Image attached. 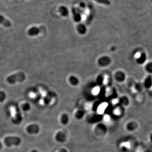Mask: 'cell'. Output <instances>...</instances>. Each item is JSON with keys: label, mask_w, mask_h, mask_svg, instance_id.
Here are the masks:
<instances>
[{"label": "cell", "mask_w": 152, "mask_h": 152, "mask_svg": "<svg viewBox=\"0 0 152 152\" xmlns=\"http://www.w3.org/2000/svg\"><path fill=\"white\" fill-rule=\"evenodd\" d=\"M4 142L6 145L8 147L12 146L17 147L21 144V139L17 136H7L4 139Z\"/></svg>", "instance_id": "cell-1"}, {"label": "cell", "mask_w": 152, "mask_h": 152, "mask_svg": "<svg viewBox=\"0 0 152 152\" xmlns=\"http://www.w3.org/2000/svg\"><path fill=\"white\" fill-rule=\"evenodd\" d=\"M25 79V75L23 72H20L7 78V81L10 84H14L17 82H23Z\"/></svg>", "instance_id": "cell-2"}, {"label": "cell", "mask_w": 152, "mask_h": 152, "mask_svg": "<svg viewBox=\"0 0 152 152\" xmlns=\"http://www.w3.org/2000/svg\"><path fill=\"white\" fill-rule=\"evenodd\" d=\"M27 132L28 134H31V135H36L38 134L39 132L40 129L39 126L37 124H31L28 125L27 127Z\"/></svg>", "instance_id": "cell-3"}, {"label": "cell", "mask_w": 152, "mask_h": 152, "mask_svg": "<svg viewBox=\"0 0 152 152\" xmlns=\"http://www.w3.org/2000/svg\"><path fill=\"white\" fill-rule=\"evenodd\" d=\"M0 24L7 27H9L11 26L12 23L9 20L7 19L1 15H0Z\"/></svg>", "instance_id": "cell-4"}, {"label": "cell", "mask_w": 152, "mask_h": 152, "mask_svg": "<svg viewBox=\"0 0 152 152\" xmlns=\"http://www.w3.org/2000/svg\"><path fill=\"white\" fill-rule=\"evenodd\" d=\"M40 31V29L39 28L36 27H33L28 30V35L31 36H36L39 33Z\"/></svg>", "instance_id": "cell-5"}, {"label": "cell", "mask_w": 152, "mask_h": 152, "mask_svg": "<svg viewBox=\"0 0 152 152\" xmlns=\"http://www.w3.org/2000/svg\"><path fill=\"white\" fill-rule=\"evenodd\" d=\"M72 12L73 13L74 20L76 21H79L81 20V16L79 11L77 10L76 8H72Z\"/></svg>", "instance_id": "cell-6"}, {"label": "cell", "mask_w": 152, "mask_h": 152, "mask_svg": "<svg viewBox=\"0 0 152 152\" xmlns=\"http://www.w3.org/2000/svg\"><path fill=\"white\" fill-rule=\"evenodd\" d=\"M59 12L61 14V15L63 16H66L69 14V11L68 10V8L65 6H61L59 8Z\"/></svg>", "instance_id": "cell-7"}, {"label": "cell", "mask_w": 152, "mask_h": 152, "mask_svg": "<svg viewBox=\"0 0 152 152\" xmlns=\"http://www.w3.org/2000/svg\"><path fill=\"white\" fill-rule=\"evenodd\" d=\"M144 86L147 89L151 88L152 86V79L151 77L148 76L146 78L144 83Z\"/></svg>", "instance_id": "cell-8"}, {"label": "cell", "mask_w": 152, "mask_h": 152, "mask_svg": "<svg viewBox=\"0 0 152 152\" xmlns=\"http://www.w3.org/2000/svg\"><path fill=\"white\" fill-rule=\"evenodd\" d=\"M147 59V56L146 54L144 53H142L141 54L140 56L137 59V62L140 64H142L144 63Z\"/></svg>", "instance_id": "cell-9"}, {"label": "cell", "mask_w": 152, "mask_h": 152, "mask_svg": "<svg viewBox=\"0 0 152 152\" xmlns=\"http://www.w3.org/2000/svg\"><path fill=\"white\" fill-rule=\"evenodd\" d=\"M99 3L102 4L106 6H109L111 4L109 0H94Z\"/></svg>", "instance_id": "cell-10"}, {"label": "cell", "mask_w": 152, "mask_h": 152, "mask_svg": "<svg viewBox=\"0 0 152 152\" xmlns=\"http://www.w3.org/2000/svg\"><path fill=\"white\" fill-rule=\"evenodd\" d=\"M147 71L149 72H152V63H149L146 66Z\"/></svg>", "instance_id": "cell-11"}, {"label": "cell", "mask_w": 152, "mask_h": 152, "mask_svg": "<svg viewBox=\"0 0 152 152\" xmlns=\"http://www.w3.org/2000/svg\"><path fill=\"white\" fill-rule=\"evenodd\" d=\"M22 108H23V109L24 111H28L30 109V106L28 104H26L23 105Z\"/></svg>", "instance_id": "cell-12"}, {"label": "cell", "mask_w": 152, "mask_h": 152, "mask_svg": "<svg viewBox=\"0 0 152 152\" xmlns=\"http://www.w3.org/2000/svg\"><path fill=\"white\" fill-rule=\"evenodd\" d=\"M79 6H80V7L81 8H84L85 7V6H86L84 2H81V3H80V4H79Z\"/></svg>", "instance_id": "cell-13"}, {"label": "cell", "mask_w": 152, "mask_h": 152, "mask_svg": "<svg viewBox=\"0 0 152 152\" xmlns=\"http://www.w3.org/2000/svg\"><path fill=\"white\" fill-rule=\"evenodd\" d=\"M149 141L152 144V132L150 134L149 136Z\"/></svg>", "instance_id": "cell-14"}, {"label": "cell", "mask_w": 152, "mask_h": 152, "mask_svg": "<svg viewBox=\"0 0 152 152\" xmlns=\"http://www.w3.org/2000/svg\"><path fill=\"white\" fill-rule=\"evenodd\" d=\"M99 91V88H95L94 90V92L95 93H97Z\"/></svg>", "instance_id": "cell-15"}, {"label": "cell", "mask_w": 152, "mask_h": 152, "mask_svg": "<svg viewBox=\"0 0 152 152\" xmlns=\"http://www.w3.org/2000/svg\"><path fill=\"white\" fill-rule=\"evenodd\" d=\"M3 144H2L1 142H0V150H1V149L3 148Z\"/></svg>", "instance_id": "cell-16"}, {"label": "cell", "mask_w": 152, "mask_h": 152, "mask_svg": "<svg viewBox=\"0 0 152 152\" xmlns=\"http://www.w3.org/2000/svg\"><path fill=\"white\" fill-rule=\"evenodd\" d=\"M30 152H38V151L36 149H33V150H32Z\"/></svg>", "instance_id": "cell-17"}]
</instances>
